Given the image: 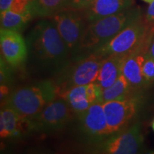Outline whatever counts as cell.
<instances>
[{"label": "cell", "mask_w": 154, "mask_h": 154, "mask_svg": "<svg viewBox=\"0 0 154 154\" xmlns=\"http://www.w3.org/2000/svg\"><path fill=\"white\" fill-rule=\"evenodd\" d=\"M28 49L38 66L60 70L68 63L71 52L51 18L38 22L28 36Z\"/></svg>", "instance_id": "obj_1"}, {"label": "cell", "mask_w": 154, "mask_h": 154, "mask_svg": "<svg viewBox=\"0 0 154 154\" xmlns=\"http://www.w3.org/2000/svg\"><path fill=\"white\" fill-rule=\"evenodd\" d=\"M141 18L139 7L133 6L116 14L89 22L80 42L76 55L79 54L80 57L96 51L123 29Z\"/></svg>", "instance_id": "obj_2"}, {"label": "cell", "mask_w": 154, "mask_h": 154, "mask_svg": "<svg viewBox=\"0 0 154 154\" xmlns=\"http://www.w3.org/2000/svg\"><path fill=\"white\" fill-rule=\"evenodd\" d=\"M57 96L54 81L43 80L13 91L5 100L4 106L10 107L21 116L32 121Z\"/></svg>", "instance_id": "obj_3"}, {"label": "cell", "mask_w": 154, "mask_h": 154, "mask_svg": "<svg viewBox=\"0 0 154 154\" xmlns=\"http://www.w3.org/2000/svg\"><path fill=\"white\" fill-rule=\"evenodd\" d=\"M106 57L96 52L80 56L77 60L67 63L57 73L54 81L58 96L74 86L95 82L100 67Z\"/></svg>", "instance_id": "obj_4"}, {"label": "cell", "mask_w": 154, "mask_h": 154, "mask_svg": "<svg viewBox=\"0 0 154 154\" xmlns=\"http://www.w3.org/2000/svg\"><path fill=\"white\" fill-rule=\"evenodd\" d=\"M154 34V26L140 19L115 36L94 52L106 57L111 54H128Z\"/></svg>", "instance_id": "obj_5"}, {"label": "cell", "mask_w": 154, "mask_h": 154, "mask_svg": "<svg viewBox=\"0 0 154 154\" xmlns=\"http://www.w3.org/2000/svg\"><path fill=\"white\" fill-rule=\"evenodd\" d=\"M143 142L140 125L136 123L103 140L94 143L90 151L94 153L104 154L137 153L143 149Z\"/></svg>", "instance_id": "obj_6"}, {"label": "cell", "mask_w": 154, "mask_h": 154, "mask_svg": "<svg viewBox=\"0 0 154 154\" xmlns=\"http://www.w3.org/2000/svg\"><path fill=\"white\" fill-rule=\"evenodd\" d=\"M141 92L126 99L103 103L109 134L112 135L128 128L143 104Z\"/></svg>", "instance_id": "obj_7"}, {"label": "cell", "mask_w": 154, "mask_h": 154, "mask_svg": "<svg viewBox=\"0 0 154 154\" xmlns=\"http://www.w3.org/2000/svg\"><path fill=\"white\" fill-rule=\"evenodd\" d=\"M71 54H76L88 21L83 10L66 8L50 17Z\"/></svg>", "instance_id": "obj_8"}, {"label": "cell", "mask_w": 154, "mask_h": 154, "mask_svg": "<svg viewBox=\"0 0 154 154\" xmlns=\"http://www.w3.org/2000/svg\"><path fill=\"white\" fill-rule=\"evenodd\" d=\"M73 114L66 101L58 96L32 119V130L42 132L59 131L72 120Z\"/></svg>", "instance_id": "obj_9"}, {"label": "cell", "mask_w": 154, "mask_h": 154, "mask_svg": "<svg viewBox=\"0 0 154 154\" xmlns=\"http://www.w3.org/2000/svg\"><path fill=\"white\" fill-rule=\"evenodd\" d=\"M81 131L93 143L110 136L103 103L96 102L84 112L76 115Z\"/></svg>", "instance_id": "obj_10"}, {"label": "cell", "mask_w": 154, "mask_h": 154, "mask_svg": "<svg viewBox=\"0 0 154 154\" xmlns=\"http://www.w3.org/2000/svg\"><path fill=\"white\" fill-rule=\"evenodd\" d=\"M153 35L146 39L136 49L128 54L123 62L121 73L129 82L133 89L137 92H141L142 90L150 84L144 78L142 66Z\"/></svg>", "instance_id": "obj_11"}, {"label": "cell", "mask_w": 154, "mask_h": 154, "mask_svg": "<svg viewBox=\"0 0 154 154\" xmlns=\"http://www.w3.org/2000/svg\"><path fill=\"white\" fill-rule=\"evenodd\" d=\"M0 45L2 54L10 66H20L26 59L28 54L27 44L20 32L1 29Z\"/></svg>", "instance_id": "obj_12"}, {"label": "cell", "mask_w": 154, "mask_h": 154, "mask_svg": "<svg viewBox=\"0 0 154 154\" xmlns=\"http://www.w3.org/2000/svg\"><path fill=\"white\" fill-rule=\"evenodd\" d=\"M102 89L96 82L74 86L59 96L63 98L74 112L78 115L96 102H100Z\"/></svg>", "instance_id": "obj_13"}, {"label": "cell", "mask_w": 154, "mask_h": 154, "mask_svg": "<svg viewBox=\"0 0 154 154\" xmlns=\"http://www.w3.org/2000/svg\"><path fill=\"white\" fill-rule=\"evenodd\" d=\"M32 121L21 116L14 109L4 106L0 113V136L17 138L32 131Z\"/></svg>", "instance_id": "obj_14"}, {"label": "cell", "mask_w": 154, "mask_h": 154, "mask_svg": "<svg viewBox=\"0 0 154 154\" xmlns=\"http://www.w3.org/2000/svg\"><path fill=\"white\" fill-rule=\"evenodd\" d=\"M134 0H94L84 11L88 22L116 14L131 7Z\"/></svg>", "instance_id": "obj_15"}, {"label": "cell", "mask_w": 154, "mask_h": 154, "mask_svg": "<svg viewBox=\"0 0 154 154\" xmlns=\"http://www.w3.org/2000/svg\"><path fill=\"white\" fill-rule=\"evenodd\" d=\"M126 55L111 54L103 61L95 82L102 90L111 86L118 79L121 74L123 62Z\"/></svg>", "instance_id": "obj_16"}, {"label": "cell", "mask_w": 154, "mask_h": 154, "mask_svg": "<svg viewBox=\"0 0 154 154\" xmlns=\"http://www.w3.org/2000/svg\"><path fill=\"white\" fill-rule=\"evenodd\" d=\"M137 93L140 92L134 91L126 77L121 73L118 79L112 85L102 90L100 102L103 103L107 101L126 99Z\"/></svg>", "instance_id": "obj_17"}, {"label": "cell", "mask_w": 154, "mask_h": 154, "mask_svg": "<svg viewBox=\"0 0 154 154\" xmlns=\"http://www.w3.org/2000/svg\"><path fill=\"white\" fill-rule=\"evenodd\" d=\"M72 0H32L31 11L34 17L50 18L56 13L68 8Z\"/></svg>", "instance_id": "obj_18"}, {"label": "cell", "mask_w": 154, "mask_h": 154, "mask_svg": "<svg viewBox=\"0 0 154 154\" xmlns=\"http://www.w3.org/2000/svg\"><path fill=\"white\" fill-rule=\"evenodd\" d=\"M33 17L31 11L18 14L9 9L1 13V29L20 32Z\"/></svg>", "instance_id": "obj_19"}, {"label": "cell", "mask_w": 154, "mask_h": 154, "mask_svg": "<svg viewBox=\"0 0 154 154\" xmlns=\"http://www.w3.org/2000/svg\"><path fill=\"white\" fill-rule=\"evenodd\" d=\"M143 74L145 79L149 84L154 82V58L147 55L146 56L142 66Z\"/></svg>", "instance_id": "obj_20"}, {"label": "cell", "mask_w": 154, "mask_h": 154, "mask_svg": "<svg viewBox=\"0 0 154 154\" xmlns=\"http://www.w3.org/2000/svg\"><path fill=\"white\" fill-rule=\"evenodd\" d=\"M32 2V0H13L9 10L18 14H23L31 11Z\"/></svg>", "instance_id": "obj_21"}, {"label": "cell", "mask_w": 154, "mask_h": 154, "mask_svg": "<svg viewBox=\"0 0 154 154\" xmlns=\"http://www.w3.org/2000/svg\"><path fill=\"white\" fill-rule=\"evenodd\" d=\"M94 0H72L68 8L84 10L92 3Z\"/></svg>", "instance_id": "obj_22"}, {"label": "cell", "mask_w": 154, "mask_h": 154, "mask_svg": "<svg viewBox=\"0 0 154 154\" xmlns=\"http://www.w3.org/2000/svg\"><path fill=\"white\" fill-rule=\"evenodd\" d=\"M145 20L148 24L154 26V1L149 4L146 11Z\"/></svg>", "instance_id": "obj_23"}, {"label": "cell", "mask_w": 154, "mask_h": 154, "mask_svg": "<svg viewBox=\"0 0 154 154\" xmlns=\"http://www.w3.org/2000/svg\"><path fill=\"white\" fill-rule=\"evenodd\" d=\"M12 2L13 0H0V11L1 13L9 10L10 9Z\"/></svg>", "instance_id": "obj_24"}, {"label": "cell", "mask_w": 154, "mask_h": 154, "mask_svg": "<svg viewBox=\"0 0 154 154\" xmlns=\"http://www.w3.org/2000/svg\"><path fill=\"white\" fill-rule=\"evenodd\" d=\"M9 89L7 86H6L5 84H1V101L5 100L7 96H9Z\"/></svg>", "instance_id": "obj_25"}, {"label": "cell", "mask_w": 154, "mask_h": 154, "mask_svg": "<svg viewBox=\"0 0 154 154\" xmlns=\"http://www.w3.org/2000/svg\"><path fill=\"white\" fill-rule=\"evenodd\" d=\"M147 54L150 57L154 58V35L151 38V42H150Z\"/></svg>", "instance_id": "obj_26"}, {"label": "cell", "mask_w": 154, "mask_h": 154, "mask_svg": "<svg viewBox=\"0 0 154 154\" xmlns=\"http://www.w3.org/2000/svg\"><path fill=\"white\" fill-rule=\"evenodd\" d=\"M143 1L145 2H146V3L150 4V3H151L153 1H154V0H143Z\"/></svg>", "instance_id": "obj_27"}, {"label": "cell", "mask_w": 154, "mask_h": 154, "mask_svg": "<svg viewBox=\"0 0 154 154\" xmlns=\"http://www.w3.org/2000/svg\"><path fill=\"white\" fill-rule=\"evenodd\" d=\"M151 127H152V129L153 130V131H154V119H153V120L152 121V123H151Z\"/></svg>", "instance_id": "obj_28"}]
</instances>
